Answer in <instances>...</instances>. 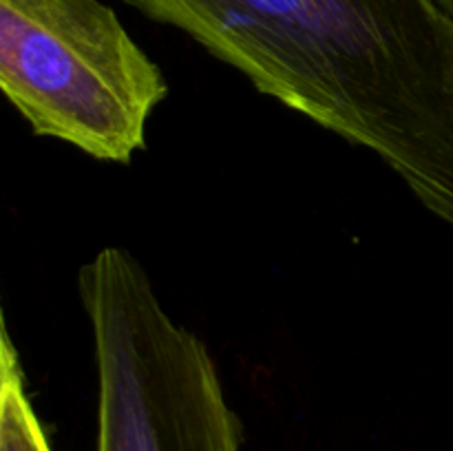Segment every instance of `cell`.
I'll use <instances>...</instances> for the list:
<instances>
[{"instance_id": "cell-1", "label": "cell", "mask_w": 453, "mask_h": 451, "mask_svg": "<svg viewBox=\"0 0 453 451\" xmlns=\"http://www.w3.org/2000/svg\"><path fill=\"white\" fill-rule=\"evenodd\" d=\"M372 150L453 228V18L434 0H124Z\"/></svg>"}, {"instance_id": "cell-4", "label": "cell", "mask_w": 453, "mask_h": 451, "mask_svg": "<svg viewBox=\"0 0 453 451\" xmlns=\"http://www.w3.org/2000/svg\"><path fill=\"white\" fill-rule=\"evenodd\" d=\"M0 451H51L25 387L20 354L0 321Z\"/></svg>"}, {"instance_id": "cell-5", "label": "cell", "mask_w": 453, "mask_h": 451, "mask_svg": "<svg viewBox=\"0 0 453 451\" xmlns=\"http://www.w3.org/2000/svg\"><path fill=\"white\" fill-rule=\"evenodd\" d=\"M434 3H436L438 7L447 13V16L453 18V0H434Z\"/></svg>"}, {"instance_id": "cell-3", "label": "cell", "mask_w": 453, "mask_h": 451, "mask_svg": "<svg viewBox=\"0 0 453 451\" xmlns=\"http://www.w3.org/2000/svg\"><path fill=\"white\" fill-rule=\"evenodd\" d=\"M0 87L31 133L131 164L166 100L157 62L102 0H0Z\"/></svg>"}, {"instance_id": "cell-2", "label": "cell", "mask_w": 453, "mask_h": 451, "mask_svg": "<svg viewBox=\"0 0 453 451\" xmlns=\"http://www.w3.org/2000/svg\"><path fill=\"white\" fill-rule=\"evenodd\" d=\"M97 371L96 451H242L206 343L164 310L144 265L118 246L80 268Z\"/></svg>"}]
</instances>
